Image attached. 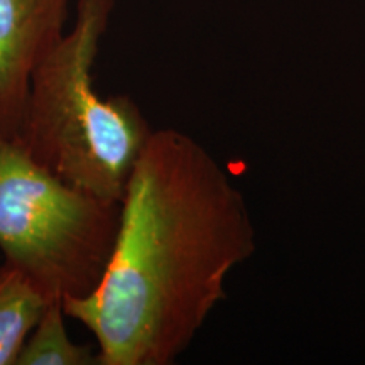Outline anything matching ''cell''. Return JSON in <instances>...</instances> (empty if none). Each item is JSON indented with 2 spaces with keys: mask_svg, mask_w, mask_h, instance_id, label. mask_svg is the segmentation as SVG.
Returning <instances> with one entry per match:
<instances>
[{
  "mask_svg": "<svg viewBox=\"0 0 365 365\" xmlns=\"http://www.w3.org/2000/svg\"><path fill=\"white\" fill-rule=\"evenodd\" d=\"M255 250L245 196L222 164L185 132L153 130L102 279L63 307L95 336L100 365H171Z\"/></svg>",
  "mask_w": 365,
  "mask_h": 365,
  "instance_id": "1",
  "label": "cell"
},
{
  "mask_svg": "<svg viewBox=\"0 0 365 365\" xmlns=\"http://www.w3.org/2000/svg\"><path fill=\"white\" fill-rule=\"evenodd\" d=\"M117 0H76L75 21L31 76L16 137L76 188L120 203L149 122L130 97H100L93 65Z\"/></svg>",
  "mask_w": 365,
  "mask_h": 365,
  "instance_id": "2",
  "label": "cell"
},
{
  "mask_svg": "<svg viewBox=\"0 0 365 365\" xmlns=\"http://www.w3.org/2000/svg\"><path fill=\"white\" fill-rule=\"evenodd\" d=\"M120 203L76 188L0 125V250L51 298H80L102 279Z\"/></svg>",
  "mask_w": 365,
  "mask_h": 365,
  "instance_id": "3",
  "label": "cell"
},
{
  "mask_svg": "<svg viewBox=\"0 0 365 365\" xmlns=\"http://www.w3.org/2000/svg\"><path fill=\"white\" fill-rule=\"evenodd\" d=\"M70 0H0V125L17 135L31 76L66 33Z\"/></svg>",
  "mask_w": 365,
  "mask_h": 365,
  "instance_id": "4",
  "label": "cell"
},
{
  "mask_svg": "<svg viewBox=\"0 0 365 365\" xmlns=\"http://www.w3.org/2000/svg\"><path fill=\"white\" fill-rule=\"evenodd\" d=\"M53 299L21 269L0 266V365H17L22 346Z\"/></svg>",
  "mask_w": 365,
  "mask_h": 365,
  "instance_id": "5",
  "label": "cell"
},
{
  "mask_svg": "<svg viewBox=\"0 0 365 365\" xmlns=\"http://www.w3.org/2000/svg\"><path fill=\"white\" fill-rule=\"evenodd\" d=\"M66 318L63 298L53 299L22 346L17 365H100L97 350L70 339Z\"/></svg>",
  "mask_w": 365,
  "mask_h": 365,
  "instance_id": "6",
  "label": "cell"
}]
</instances>
